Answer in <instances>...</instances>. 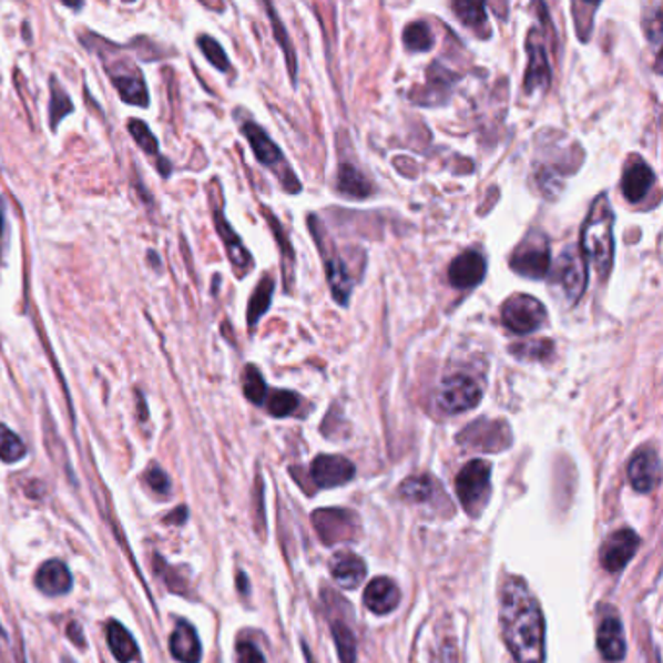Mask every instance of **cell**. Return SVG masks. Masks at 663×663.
I'll list each match as a JSON object with an SVG mask.
<instances>
[{
  "mask_svg": "<svg viewBox=\"0 0 663 663\" xmlns=\"http://www.w3.org/2000/svg\"><path fill=\"white\" fill-rule=\"evenodd\" d=\"M500 626L516 662H545V619L521 578H508L502 585Z\"/></svg>",
  "mask_w": 663,
  "mask_h": 663,
  "instance_id": "1",
  "label": "cell"
},
{
  "mask_svg": "<svg viewBox=\"0 0 663 663\" xmlns=\"http://www.w3.org/2000/svg\"><path fill=\"white\" fill-rule=\"evenodd\" d=\"M613 226H615V214L608 195L601 193L600 197L593 201L582 228V257L592 263L600 278H608L609 271L613 267V255H615Z\"/></svg>",
  "mask_w": 663,
  "mask_h": 663,
  "instance_id": "2",
  "label": "cell"
},
{
  "mask_svg": "<svg viewBox=\"0 0 663 663\" xmlns=\"http://www.w3.org/2000/svg\"><path fill=\"white\" fill-rule=\"evenodd\" d=\"M242 133L252 146L257 162L265 167H269L273 174H277L278 182L283 183V187L288 193H300V180L296 177L293 167L286 162L283 151L271 141V136L257 123H252V121L242 126Z\"/></svg>",
  "mask_w": 663,
  "mask_h": 663,
  "instance_id": "3",
  "label": "cell"
},
{
  "mask_svg": "<svg viewBox=\"0 0 663 663\" xmlns=\"http://www.w3.org/2000/svg\"><path fill=\"white\" fill-rule=\"evenodd\" d=\"M459 502L469 516H479L490 498V463L484 459L469 461L456 479Z\"/></svg>",
  "mask_w": 663,
  "mask_h": 663,
  "instance_id": "4",
  "label": "cell"
},
{
  "mask_svg": "<svg viewBox=\"0 0 663 663\" xmlns=\"http://www.w3.org/2000/svg\"><path fill=\"white\" fill-rule=\"evenodd\" d=\"M309 230L314 234L319 253L324 257L325 273H327V280L332 286L333 298L339 302L340 306H347L350 293H353V277L348 275L345 263L340 261L339 253L333 249L332 239L327 237L322 222L317 221L316 216H309Z\"/></svg>",
  "mask_w": 663,
  "mask_h": 663,
  "instance_id": "5",
  "label": "cell"
},
{
  "mask_svg": "<svg viewBox=\"0 0 663 663\" xmlns=\"http://www.w3.org/2000/svg\"><path fill=\"white\" fill-rule=\"evenodd\" d=\"M510 267H512L513 273H518L521 277L533 278V280L547 277V273L551 269V249H549L545 234L531 232L513 249L512 257H510Z\"/></svg>",
  "mask_w": 663,
  "mask_h": 663,
  "instance_id": "6",
  "label": "cell"
},
{
  "mask_svg": "<svg viewBox=\"0 0 663 663\" xmlns=\"http://www.w3.org/2000/svg\"><path fill=\"white\" fill-rule=\"evenodd\" d=\"M545 322V306L529 294H516L502 306V324L516 335L538 332Z\"/></svg>",
  "mask_w": 663,
  "mask_h": 663,
  "instance_id": "7",
  "label": "cell"
},
{
  "mask_svg": "<svg viewBox=\"0 0 663 663\" xmlns=\"http://www.w3.org/2000/svg\"><path fill=\"white\" fill-rule=\"evenodd\" d=\"M317 536L325 545L353 541L360 533V520L355 512L343 508H324L312 516Z\"/></svg>",
  "mask_w": 663,
  "mask_h": 663,
  "instance_id": "8",
  "label": "cell"
},
{
  "mask_svg": "<svg viewBox=\"0 0 663 663\" xmlns=\"http://www.w3.org/2000/svg\"><path fill=\"white\" fill-rule=\"evenodd\" d=\"M482 389L473 378L456 374L446 378L438 389V407L448 415L471 411L473 407L481 404Z\"/></svg>",
  "mask_w": 663,
  "mask_h": 663,
  "instance_id": "9",
  "label": "cell"
},
{
  "mask_svg": "<svg viewBox=\"0 0 663 663\" xmlns=\"http://www.w3.org/2000/svg\"><path fill=\"white\" fill-rule=\"evenodd\" d=\"M458 442L469 450L502 451L512 443L510 427L502 420H475L458 436Z\"/></svg>",
  "mask_w": 663,
  "mask_h": 663,
  "instance_id": "10",
  "label": "cell"
},
{
  "mask_svg": "<svg viewBox=\"0 0 663 663\" xmlns=\"http://www.w3.org/2000/svg\"><path fill=\"white\" fill-rule=\"evenodd\" d=\"M557 283L562 286L570 306H574L588 288V263L577 247H569L557 261Z\"/></svg>",
  "mask_w": 663,
  "mask_h": 663,
  "instance_id": "11",
  "label": "cell"
},
{
  "mask_svg": "<svg viewBox=\"0 0 663 663\" xmlns=\"http://www.w3.org/2000/svg\"><path fill=\"white\" fill-rule=\"evenodd\" d=\"M640 539L632 529H621L601 549V564L608 572L623 570L639 551Z\"/></svg>",
  "mask_w": 663,
  "mask_h": 663,
  "instance_id": "12",
  "label": "cell"
},
{
  "mask_svg": "<svg viewBox=\"0 0 663 663\" xmlns=\"http://www.w3.org/2000/svg\"><path fill=\"white\" fill-rule=\"evenodd\" d=\"M355 477V466L343 456H317L312 463V479L319 489H335Z\"/></svg>",
  "mask_w": 663,
  "mask_h": 663,
  "instance_id": "13",
  "label": "cell"
},
{
  "mask_svg": "<svg viewBox=\"0 0 663 663\" xmlns=\"http://www.w3.org/2000/svg\"><path fill=\"white\" fill-rule=\"evenodd\" d=\"M487 275V261L481 253L469 249L451 261L448 278L450 285L456 288H473L481 285L482 278Z\"/></svg>",
  "mask_w": 663,
  "mask_h": 663,
  "instance_id": "14",
  "label": "cell"
},
{
  "mask_svg": "<svg viewBox=\"0 0 663 663\" xmlns=\"http://www.w3.org/2000/svg\"><path fill=\"white\" fill-rule=\"evenodd\" d=\"M528 72H526V92L543 90L551 82V64L547 59L545 45L539 40L538 30H531L528 35Z\"/></svg>",
  "mask_w": 663,
  "mask_h": 663,
  "instance_id": "15",
  "label": "cell"
},
{
  "mask_svg": "<svg viewBox=\"0 0 663 663\" xmlns=\"http://www.w3.org/2000/svg\"><path fill=\"white\" fill-rule=\"evenodd\" d=\"M655 175L652 167L647 166L644 160L640 156H632L629 164L624 166L623 195L629 203H640L642 198L646 197L647 191L654 187Z\"/></svg>",
  "mask_w": 663,
  "mask_h": 663,
  "instance_id": "16",
  "label": "cell"
},
{
  "mask_svg": "<svg viewBox=\"0 0 663 663\" xmlns=\"http://www.w3.org/2000/svg\"><path fill=\"white\" fill-rule=\"evenodd\" d=\"M629 481L639 492L654 490L660 481V458L652 448H642L629 463Z\"/></svg>",
  "mask_w": 663,
  "mask_h": 663,
  "instance_id": "17",
  "label": "cell"
},
{
  "mask_svg": "<svg viewBox=\"0 0 663 663\" xmlns=\"http://www.w3.org/2000/svg\"><path fill=\"white\" fill-rule=\"evenodd\" d=\"M35 588L49 598L67 595L72 588L71 570L63 561H57V559L43 562L40 570L35 572Z\"/></svg>",
  "mask_w": 663,
  "mask_h": 663,
  "instance_id": "18",
  "label": "cell"
},
{
  "mask_svg": "<svg viewBox=\"0 0 663 663\" xmlns=\"http://www.w3.org/2000/svg\"><path fill=\"white\" fill-rule=\"evenodd\" d=\"M214 224H216V230L221 234L222 242L226 245V253H228L232 267L236 271L237 277H245L253 269L252 253L245 249L244 242L239 239V236L230 226L228 221L224 218V214L221 211L214 213Z\"/></svg>",
  "mask_w": 663,
  "mask_h": 663,
  "instance_id": "19",
  "label": "cell"
},
{
  "mask_svg": "<svg viewBox=\"0 0 663 663\" xmlns=\"http://www.w3.org/2000/svg\"><path fill=\"white\" fill-rule=\"evenodd\" d=\"M401 600V592L391 578H374L366 592H364V603L376 615H387L391 613Z\"/></svg>",
  "mask_w": 663,
  "mask_h": 663,
  "instance_id": "20",
  "label": "cell"
},
{
  "mask_svg": "<svg viewBox=\"0 0 663 663\" xmlns=\"http://www.w3.org/2000/svg\"><path fill=\"white\" fill-rule=\"evenodd\" d=\"M329 572L337 584L347 590H355L363 584L364 578H366V564L358 554L340 551V553L333 554L332 561H329Z\"/></svg>",
  "mask_w": 663,
  "mask_h": 663,
  "instance_id": "21",
  "label": "cell"
},
{
  "mask_svg": "<svg viewBox=\"0 0 663 663\" xmlns=\"http://www.w3.org/2000/svg\"><path fill=\"white\" fill-rule=\"evenodd\" d=\"M170 652L180 663H198L203 655L201 640L193 624L177 621L174 632L170 636Z\"/></svg>",
  "mask_w": 663,
  "mask_h": 663,
  "instance_id": "22",
  "label": "cell"
},
{
  "mask_svg": "<svg viewBox=\"0 0 663 663\" xmlns=\"http://www.w3.org/2000/svg\"><path fill=\"white\" fill-rule=\"evenodd\" d=\"M598 647L608 662H621L626 654L623 624L616 616H608L598 631Z\"/></svg>",
  "mask_w": 663,
  "mask_h": 663,
  "instance_id": "23",
  "label": "cell"
},
{
  "mask_svg": "<svg viewBox=\"0 0 663 663\" xmlns=\"http://www.w3.org/2000/svg\"><path fill=\"white\" fill-rule=\"evenodd\" d=\"M108 646L119 663H131L139 655V647H136L133 634L126 631L119 621L108 623Z\"/></svg>",
  "mask_w": 663,
  "mask_h": 663,
  "instance_id": "24",
  "label": "cell"
},
{
  "mask_svg": "<svg viewBox=\"0 0 663 663\" xmlns=\"http://www.w3.org/2000/svg\"><path fill=\"white\" fill-rule=\"evenodd\" d=\"M111 82L118 88L121 100L131 105H149V90L139 74L111 72Z\"/></svg>",
  "mask_w": 663,
  "mask_h": 663,
  "instance_id": "25",
  "label": "cell"
},
{
  "mask_svg": "<svg viewBox=\"0 0 663 663\" xmlns=\"http://www.w3.org/2000/svg\"><path fill=\"white\" fill-rule=\"evenodd\" d=\"M337 190L340 195L348 198H366L371 195V183L353 164H340L339 174H337Z\"/></svg>",
  "mask_w": 663,
  "mask_h": 663,
  "instance_id": "26",
  "label": "cell"
},
{
  "mask_svg": "<svg viewBox=\"0 0 663 663\" xmlns=\"http://www.w3.org/2000/svg\"><path fill=\"white\" fill-rule=\"evenodd\" d=\"M427 88H425V94H428L427 105H438L448 100L451 86L456 84L458 76L451 74L448 69H443L440 64H435L430 71H428Z\"/></svg>",
  "mask_w": 663,
  "mask_h": 663,
  "instance_id": "27",
  "label": "cell"
},
{
  "mask_svg": "<svg viewBox=\"0 0 663 663\" xmlns=\"http://www.w3.org/2000/svg\"><path fill=\"white\" fill-rule=\"evenodd\" d=\"M273 294H275V280L269 277L263 278L257 288L253 290L252 300L247 306V324H249V327H255L261 317L265 316V312L269 309L271 302H273Z\"/></svg>",
  "mask_w": 663,
  "mask_h": 663,
  "instance_id": "28",
  "label": "cell"
},
{
  "mask_svg": "<svg viewBox=\"0 0 663 663\" xmlns=\"http://www.w3.org/2000/svg\"><path fill=\"white\" fill-rule=\"evenodd\" d=\"M404 43L409 51L425 53L435 45V33H432L427 22H412V24L405 28Z\"/></svg>",
  "mask_w": 663,
  "mask_h": 663,
  "instance_id": "29",
  "label": "cell"
},
{
  "mask_svg": "<svg viewBox=\"0 0 663 663\" xmlns=\"http://www.w3.org/2000/svg\"><path fill=\"white\" fill-rule=\"evenodd\" d=\"M451 10L471 30L487 28V4L484 2H453Z\"/></svg>",
  "mask_w": 663,
  "mask_h": 663,
  "instance_id": "30",
  "label": "cell"
},
{
  "mask_svg": "<svg viewBox=\"0 0 663 663\" xmlns=\"http://www.w3.org/2000/svg\"><path fill=\"white\" fill-rule=\"evenodd\" d=\"M51 103H49V121H51V129H57V125L63 121L69 113H72L74 105H72L71 98L64 92L63 88L59 86V82L53 80L51 82Z\"/></svg>",
  "mask_w": 663,
  "mask_h": 663,
  "instance_id": "31",
  "label": "cell"
},
{
  "mask_svg": "<svg viewBox=\"0 0 663 663\" xmlns=\"http://www.w3.org/2000/svg\"><path fill=\"white\" fill-rule=\"evenodd\" d=\"M26 456V446L20 436L9 427L0 425V459L7 463H17Z\"/></svg>",
  "mask_w": 663,
  "mask_h": 663,
  "instance_id": "32",
  "label": "cell"
},
{
  "mask_svg": "<svg viewBox=\"0 0 663 663\" xmlns=\"http://www.w3.org/2000/svg\"><path fill=\"white\" fill-rule=\"evenodd\" d=\"M244 394L252 404L255 405H263L265 404V399H267V384H265V379L261 376V371L253 366V364H247L244 370Z\"/></svg>",
  "mask_w": 663,
  "mask_h": 663,
  "instance_id": "33",
  "label": "cell"
},
{
  "mask_svg": "<svg viewBox=\"0 0 663 663\" xmlns=\"http://www.w3.org/2000/svg\"><path fill=\"white\" fill-rule=\"evenodd\" d=\"M300 407V397L293 394V391H286V389H277L269 395V401H267V409H269L273 417L283 419L293 415L296 409Z\"/></svg>",
  "mask_w": 663,
  "mask_h": 663,
  "instance_id": "34",
  "label": "cell"
},
{
  "mask_svg": "<svg viewBox=\"0 0 663 663\" xmlns=\"http://www.w3.org/2000/svg\"><path fill=\"white\" fill-rule=\"evenodd\" d=\"M432 492H435V484H432V479L427 477V475H422V477H411V479H407V481L399 487V494H401L405 500H411V502H425V500L432 497Z\"/></svg>",
  "mask_w": 663,
  "mask_h": 663,
  "instance_id": "35",
  "label": "cell"
},
{
  "mask_svg": "<svg viewBox=\"0 0 663 663\" xmlns=\"http://www.w3.org/2000/svg\"><path fill=\"white\" fill-rule=\"evenodd\" d=\"M129 133L133 135L135 139L136 144L143 149L149 156H154V159H160V144L159 139L154 136L149 125L144 123V121H139V119H131L129 121Z\"/></svg>",
  "mask_w": 663,
  "mask_h": 663,
  "instance_id": "36",
  "label": "cell"
},
{
  "mask_svg": "<svg viewBox=\"0 0 663 663\" xmlns=\"http://www.w3.org/2000/svg\"><path fill=\"white\" fill-rule=\"evenodd\" d=\"M267 9H269L271 24H273V30H275V38H277L278 43L283 45V51H285L286 63H288V72H290V76H293L294 82H296L298 61H296V53H294L293 41H290V38H288V32H286V28L283 26V22L278 20L277 12L273 10V7H267Z\"/></svg>",
  "mask_w": 663,
  "mask_h": 663,
  "instance_id": "37",
  "label": "cell"
},
{
  "mask_svg": "<svg viewBox=\"0 0 663 663\" xmlns=\"http://www.w3.org/2000/svg\"><path fill=\"white\" fill-rule=\"evenodd\" d=\"M333 636L339 647L340 662L343 663H355L356 662V644L355 634L348 629L347 624L332 623Z\"/></svg>",
  "mask_w": 663,
  "mask_h": 663,
  "instance_id": "38",
  "label": "cell"
},
{
  "mask_svg": "<svg viewBox=\"0 0 663 663\" xmlns=\"http://www.w3.org/2000/svg\"><path fill=\"white\" fill-rule=\"evenodd\" d=\"M198 48H201L203 55L208 59V63L213 64L214 69L222 72L228 71L230 59L218 41L211 38V35H201L198 38Z\"/></svg>",
  "mask_w": 663,
  "mask_h": 663,
  "instance_id": "39",
  "label": "cell"
},
{
  "mask_svg": "<svg viewBox=\"0 0 663 663\" xmlns=\"http://www.w3.org/2000/svg\"><path fill=\"white\" fill-rule=\"evenodd\" d=\"M512 355L518 358H526V360H541L553 353V343L551 340H529V343H521L516 347L510 348Z\"/></svg>",
  "mask_w": 663,
  "mask_h": 663,
  "instance_id": "40",
  "label": "cell"
},
{
  "mask_svg": "<svg viewBox=\"0 0 663 663\" xmlns=\"http://www.w3.org/2000/svg\"><path fill=\"white\" fill-rule=\"evenodd\" d=\"M644 28H646L647 40L654 43L655 48H660L662 43V9L660 4H655L654 14L652 17L644 18Z\"/></svg>",
  "mask_w": 663,
  "mask_h": 663,
  "instance_id": "41",
  "label": "cell"
},
{
  "mask_svg": "<svg viewBox=\"0 0 663 663\" xmlns=\"http://www.w3.org/2000/svg\"><path fill=\"white\" fill-rule=\"evenodd\" d=\"M236 663H265V657L252 642H239L236 647Z\"/></svg>",
  "mask_w": 663,
  "mask_h": 663,
  "instance_id": "42",
  "label": "cell"
},
{
  "mask_svg": "<svg viewBox=\"0 0 663 663\" xmlns=\"http://www.w3.org/2000/svg\"><path fill=\"white\" fill-rule=\"evenodd\" d=\"M146 482L154 492H160V494H167V490H170V479L160 467H152L151 471L146 473Z\"/></svg>",
  "mask_w": 663,
  "mask_h": 663,
  "instance_id": "43",
  "label": "cell"
},
{
  "mask_svg": "<svg viewBox=\"0 0 663 663\" xmlns=\"http://www.w3.org/2000/svg\"><path fill=\"white\" fill-rule=\"evenodd\" d=\"M69 636H71L72 642L76 646H84V636H82V629H80L79 624L71 623V626H69Z\"/></svg>",
  "mask_w": 663,
  "mask_h": 663,
  "instance_id": "44",
  "label": "cell"
},
{
  "mask_svg": "<svg viewBox=\"0 0 663 663\" xmlns=\"http://www.w3.org/2000/svg\"><path fill=\"white\" fill-rule=\"evenodd\" d=\"M149 257H151L152 263H154V265H152V267H154V269H156V267H159V265H160V261H156V253H154V252L149 253Z\"/></svg>",
  "mask_w": 663,
  "mask_h": 663,
  "instance_id": "45",
  "label": "cell"
},
{
  "mask_svg": "<svg viewBox=\"0 0 663 663\" xmlns=\"http://www.w3.org/2000/svg\"><path fill=\"white\" fill-rule=\"evenodd\" d=\"M0 639H4V632H2V626H0Z\"/></svg>",
  "mask_w": 663,
  "mask_h": 663,
  "instance_id": "46",
  "label": "cell"
},
{
  "mask_svg": "<svg viewBox=\"0 0 663 663\" xmlns=\"http://www.w3.org/2000/svg\"><path fill=\"white\" fill-rule=\"evenodd\" d=\"M0 232H2V216H0Z\"/></svg>",
  "mask_w": 663,
  "mask_h": 663,
  "instance_id": "47",
  "label": "cell"
}]
</instances>
